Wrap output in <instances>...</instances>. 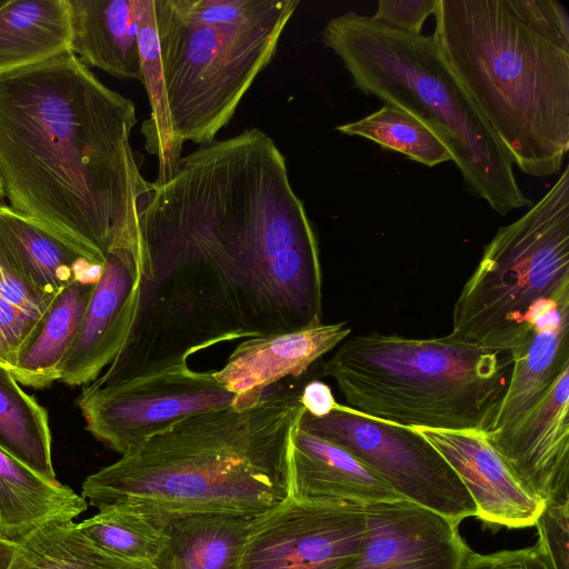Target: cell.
<instances>
[{
	"label": "cell",
	"instance_id": "cell-1",
	"mask_svg": "<svg viewBox=\"0 0 569 569\" xmlns=\"http://www.w3.org/2000/svg\"><path fill=\"white\" fill-rule=\"evenodd\" d=\"M138 223L128 342L146 360L184 365L218 343L322 321L316 229L263 130L182 156L168 181L151 182Z\"/></svg>",
	"mask_w": 569,
	"mask_h": 569
},
{
	"label": "cell",
	"instance_id": "cell-2",
	"mask_svg": "<svg viewBox=\"0 0 569 569\" xmlns=\"http://www.w3.org/2000/svg\"><path fill=\"white\" fill-rule=\"evenodd\" d=\"M134 103L72 52L0 74V178L10 207L106 261L139 236L151 182Z\"/></svg>",
	"mask_w": 569,
	"mask_h": 569
},
{
	"label": "cell",
	"instance_id": "cell-3",
	"mask_svg": "<svg viewBox=\"0 0 569 569\" xmlns=\"http://www.w3.org/2000/svg\"><path fill=\"white\" fill-rule=\"evenodd\" d=\"M302 388L280 381L249 406L181 419L87 477L81 496L99 510L149 517L264 513L289 497L290 438L306 411Z\"/></svg>",
	"mask_w": 569,
	"mask_h": 569
},
{
	"label": "cell",
	"instance_id": "cell-4",
	"mask_svg": "<svg viewBox=\"0 0 569 569\" xmlns=\"http://www.w3.org/2000/svg\"><path fill=\"white\" fill-rule=\"evenodd\" d=\"M439 54L512 164L561 172L569 151V47L519 18L509 0H438Z\"/></svg>",
	"mask_w": 569,
	"mask_h": 569
},
{
	"label": "cell",
	"instance_id": "cell-5",
	"mask_svg": "<svg viewBox=\"0 0 569 569\" xmlns=\"http://www.w3.org/2000/svg\"><path fill=\"white\" fill-rule=\"evenodd\" d=\"M322 42L358 90L412 114L440 140L472 196L501 216L532 206L508 153L442 61L433 36L349 11L328 21Z\"/></svg>",
	"mask_w": 569,
	"mask_h": 569
},
{
	"label": "cell",
	"instance_id": "cell-6",
	"mask_svg": "<svg viewBox=\"0 0 569 569\" xmlns=\"http://www.w3.org/2000/svg\"><path fill=\"white\" fill-rule=\"evenodd\" d=\"M511 369V352L450 333L420 339L371 331L342 341L319 377L332 378L347 406L371 418L489 432Z\"/></svg>",
	"mask_w": 569,
	"mask_h": 569
},
{
	"label": "cell",
	"instance_id": "cell-7",
	"mask_svg": "<svg viewBox=\"0 0 569 569\" xmlns=\"http://www.w3.org/2000/svg\"><path fill=\"white\" fill-rule=\"evenodd\" d=\"M299 0H154L173 130L206 146L273 59Z\"/></svg>",
	"mask_w": 569,
	"mask_h": 569
},
{
	"label": "cell",
	"instance_id": "cell-8",
	"mask_svg": "<svg viewBox=\"0 0 569 569\" xmlns=\"http://www.w3.org/2000/svg\"><path fill=\"white\" fill-rule=\"evenodd\" d=\"M569 281V167L510 224L500 227L452 311L455 338L509 351L528 332L527 315Z\"/></svg>",
	"mask_w": 569,
	"mask_h": 569
},
{
	"label": "cell",
	"instance_id": "cell-9",
	"mask_svg": "<svg viewBox=\"0 0 569 569\" xmlns=\"http://www.w3.org/2000/svg\"><path fill=\"white\" fill-rule=\"evenodd\" d=\"M298 426L350 452L402 499L457 525L476 517V505L455 470L415 428L371 418L338 402L322 417L305 411Z\"/></svg>",
	"mask_w": 569,
	"mask_h": 569
},
{
	"label": "cell",
	"instance_id": "cell-10",
	"mask_svg": "<svg viewBox=\"0 0 569 569\" xmlns=\"http://www.w3.org/2000/svg\"><path fill=\"white\" fill-rule=\"evenodd\" d=\"M238 400L213 372L181 365L113 385L90 383L82 389L78 406L87 430L123 456L181 419Z\"/></svg>",
	"mask_w": 569,
	"mask_h": 569
},
{
	"label": "cell",
	"instance_id": "cell-11",
	"mask_svg": "<svg viewBox=\"0 0 569 569\" xmlns=\"http://www.w3.org/2000/svg\"><path fill=\"white\" fill-rule=\"evenodd\" d=\"M363 507L288 497L257 516L240 569H340L360 552Z\"/></svg>",
	"mask_w": 569,
	"mask_h": 569
},
{
	"label": "cell",
	"instance_id": "cell-12",
	"mask_svg": "<svg viewBox=\"0 0 569 569\" xmlns=\"http://www.w3.org/2000/svg\"><path fill=\"white\" fill-rule=\"evenodd\" d=\"M141 266L139 237L108 251L78 332L61 361L58 381L91 383L116 359L134 318Z\"/></svg>",
	"mask_w": 569,
	"mask_h": 569
},
{
	"label": "cell",
	"instance_id": "cell-13",
	"mask_svg": "<svg viewBox=\"0 0 569 569\" xmlns=\"http://www.w3.org/2000/svg\"><path fill=\"white\" fill-rule=\"evenodd\" d=\"M486 438L543 505L569 501V367L519 419Z\"/></svg>",
	"mask_w": 569,
	"mask_h": 569
},
{
	"label": "cell",
	"instance_id": "cell-14",
	"mask_svg": "<svg viewBox=\"0 0 569 569\" xmlns=\"http://www.w3.org/2000/svg\"><path fill=\"white\" fill-rule=\"evenodd\" d=\"M359 555L340 569H461L469 547L458 525L406 499L363 507Z\"/></svg>",
	"mask_w": 569,
	"mask_h": 569
},
{
	"label": "cell",
	"instance_id": "cell-15",
	"mask_svg": "<svg viewBox=\"0 0 569 569\" xmlns=\"http://www.w3.org/2000/svg\"><path fill=\"white\" fill-rule=\"evenodd\" d=\"M455 470L486 523L510 529L533 526L543 503L511 472L478 430L415 428Z\"/></svg>",
	"mask_w": 569,
	"mask_h": 569
},
{
	"label": "cell",
	"instance_id": "cell-16",
	"mask_svg": "<svg viewBox=\"0 0 569 569\" xmlns=\"http://www.w3.org/2000/svg\"><path fill=\"white\" fill-rule=\"evenodd\" d=\"M350 332L347 321H313L298 329L247 338L213 375L222 387L239 396L236 406L246 407L284 378L302 377Z\"/></svg>",
	"mask_w": 569,
	"mask_h": 569
},
{
	"label": "cell",
	"instance_id": "cell-17",
	"mask_svg": "<svg viewBox=\"0 0 569 569\" xmlns=\"http://www.w3.org/2000/svg\"><path fill=\"white\" fill-rule=\"evenodd\" d=\"M527 321L528 332L511 350L510 379L490 431L512 425L569 367V281L536 302Z\"/></svg>",
	"mask_w": 569,
	"mask_h": 569
},
{
	"label": "cell",
	"instance_id": "cell-18",
	"mask_svg": "<svg viewBox=\"0 0 569 569\" xmlns=\"http://www.w3.org/2000/svg\"><path fill=\"white\" fill-rule=\"evenodd\" d=\"M289 497L301 502L359 507L402 499L350 452L299 426L290 438Z\"/></svg>",
	"mask_w": 569,
	"mask_h": 569
},
{
	"label": "cell",
	"instance_id": "cell-19",
	"mask_svg": "<svg viewBox=\"0 0 569 569\" xmlns=\"http://www.w3.org/2000/svg\"><path fill=\"white\" fill-rule=\"evenodd\" d=\"M0 248L48 300L73 282L97 283L106 262L7 204L0 207Z\"/></svg>",
	"mask_w": 569,
	"mask_h": 569
},
{
	"label": "cell",
	"instance_id": "cell-20",
	"mask_svg": "<svg viewBox=\"0 0 569 569\" xmlns=\"http://www.w3.org/2000/svg\"><path fill=\"white\" fill-rule=\"evenodd\" d=\"M256 517L231 512L154 517L164 543L151 565L154 569H240Z\"/></svg>",
	"mask_w": 569,
	"mask_h": 569
},
{
	"label": "cell",
	"instance_id": "cell-21",
	"mask_svg": "<svg viewBox=\"0 0 569 569\" xmlns=\"http://www.w3.org/2000/svg\"><path fill=\"white\" fill-rule=\"evenodd\" d=\"M70 50L114 77L141 81L138 0H69Z\"/></svg>",
	"mask_w": 569,
	"mask_h": 569
},
{
	"label": "cell",
	"instance_id": "cell-22",
	"mask_svg": "<svg viewBox=\"0 0 569 569\" xmlns=\"http://www.w3.org/2000/svg\"><path fill=\"white\" fill-rule=\"evenodd\" d=\"M87 501L59 481H49L0 448V538L20 543L50 523L72 521Z\"/></svg>",
	"mask_w": 569,
	"mask_h": 569
},
{
	"label": "cell",
	"instance_id": "cell-23",
	"mask_svg": "<svg viewBox=\"0 0 569 569\" xmlns=\"http://www.w3.org/2000/svg\"><path fill=\"white\" fill-rule=\"evenodd\" d=\"M69 0H8L0 8V74L71 51Z\"/></svg>",
	"mask_w": 569,
	"mask_h": 569
},
{
	"label": "cell",
	"instance_id": "cell-24",
	"mask_svg": "<svg viewBox=\"0 0 569 569\" xmlns=\"http://www.w3.org/2000/svg\"><path fill=\"white\" fill-rule=\"evenodd\" d=\"M94 284L73 282L54 297L18 353L11 370L18 382L43 389L58 381L61 361L78 332Z\"/></svg>",
	"mask_w": 569,
	"mask_h": 569
},
{
	"label": "cell",
	"instance_id": "cell-25",
	"mask_svg": "<svg viewBox=\"0 0 569 569\" xmlns=\"http://www.w3.org/2000/svg\"><path fill=\"white\" fill-rule=\"evenodd\" d=\"M138 41L141 58V83L150 104V117L141 132L144 147L157 157L158 176L154 183L168 181L182 158L183 142L177 137L169 111L156 28L154 0H138Z\"/></svg>",
	"mask_w": 569,
	"mask_h": 569
},
{
	"label": "cell",
	"instance_id": "cell-26",
	"mask_svg": "<svg viewBox=\"0 0 569 569\" xmlns=\"http://www.w3.org/2000/svg\"><path fill=\"white\" fill-rule=\"evenodd\" d=\"M0 448L49 481H58L52 465L48 415L0 366Z\"/></svg>",
	"mask_w": 569,
	"mask_h": 569
},
{
	"label": "cell",
	"instance_id": "cell-27",
	"mask_svg": "<svg viewBox=\"0 0 569 569\" xmlns=\"http://www.w3.org/2000/svg\"><path fill=\"white\" fill-rule=\"evenodd\" d=\"M22 569H154L111 556L92 545L72 521L50 523L20 542Z\"/></svg>",
	"mask_w": 569,
	"mask_h": 569
},
{
	"label": "cell",
	"instance_id": "cell-28",
	"mask_svg": "<svg viewBox=\"0 0 569 569\" xmlns=\"http://www.w3.org/2000/svg\"><path fill=\"white\" fill-rule=\"evenodd\" d=\"M336 130L368 139L429 168L451 160L447 148L419 119L393 106L383 104L360 120L336 127Z\"/></svg>",
	"mask_w": 569,
	"mask_h": 569
},
{
	"label": "cell",
	"instance_id": "cell-29",
	"mask_svg": "<svg viewBox=\"0 0 569 569\" xmlns=\"http://www.w3.org/2000/svg\"><path fill=\"white\" fill-rule=\"evenodd\" d=\"M77 529L102 551L129 561L152 563L164 543L158 518L114 508L99 510Z\"/></svg>",
	"mask_w": 569,
	"mask_h": 569
},
{
	"label": "cell",
	"instance_id": "cell-30",
	"mask_svg": "<svg viewBox=\"0 0 569 569\" xmlns=\"http://www.w3.org/2000/svg\"><path fill=\"white\" fill-rule=\"evenodd\" d=\"M535 526L556 569H569V501L545 503Z\"/></svg>",
	"mask_w": 569,
	"mask_h": 569
},
{
	"label": "cell",
	"instance_id": "cell-31",
	"mask_svg": "<svg viewBox=\"0 0 569 569\" xmlns=\"http://www.w3.org/2000/svg\"><path fill=\"white\" fill-rule=\"evenodd\" d=\"M516 14L542 34L569 47V16L557 0H509Z\"/></svg>",
	"mask_w": 569,
	"mask_h": 569
},
{
	"label": "cell",
	"instance_id": "cell-32",
	"mask_svg": "<svg viewBox=\"0 0 569 569\" xmlns=\"http://www.w3.org/2000/svg\"><path fill=\"white\" fill-rule=\"evenodd\" d=\"M461 569H556L542 546L477 553L468 550Z\"/></svg>",
	"mask_w": 569,
	"mask_h": 569
},
{
	"label": "cell",
	"instance_id": "cell-33",
	"mask_svg": "<svg viewBox=\"0 0 569 569\" xmlns=\"http://www.w3.org/2000/svg\"><path fill=\"white\" fill-rule=\"evenodd\" d=\"M39 321L0 296V366L11 372L21 347Z\"/></svg>",
	"mask_w": 569,
	"mask_h": 569
},
{
	"label": "cell",
	"instance_id": "cell-34",
	"mask_svg": "<svg viewBox=\"0 0 569 569\" xmlns=\"http://www.w3.org/2000/svg\"><path fill=\"white\" fill-rule=\"evenodd\" d=\"M0 296L37 319L42 318L52 302V300L46 299L26 282L1 248Z\"/></svg>",
	"mask_w": 569,
	"mask_h": 569
},
{
	"label": "cell",
	"instance_id": "cell-35",
	"mask_svg": "<svg viewBox=\"0 0 569 569\" xmlns=\"http://www.w3.org/2000/svg\"><path fill=\"white\" fill-rule=\"evenodd\" d=\"M438 0H380L375 19L396 29L421 33L425 21L433 16Z\"/></svg>",
	"mask_w": 569,
	"mask_h": 569
},
{
	"label": "cell",
	"instance_id": "cell-36",
	"mask_svg": "<svg viewBox=\"0 0 569 569\" xmlns=\"http://www.w3.org/2000/svg\"><path fill=\"white\" fill-rule=\"evenodd\" d=\"M301 401L306 411L313 417L328 415L337 403L330 387L320 380L303 386Z\"/></svg>",
	"mask_w": 569,
	"mask_h": 569
},
{
	"label": "cell",
	"instance_id": "cell-37",
	"mask_svg": "<svg viewBox=\"0 0 569 569\" xmlns=\"http://www.w3.org/2000/svg\"><path fill=\"white\" fill-rule=\"evenodd\" d=\"M19 552L20 543L0 538V569H13Z\"/></svg>",
	"mask_w": 569,
	"mask_h": 569
},
{
	"label": "cell",
	"instance_id": "cell-38",
	"mask_svg": "<svg viewBox=\"0 0 569 569\" xmlns=\"http://www.w3.org/2000/svg\"><path fill=\"white\" fill-rule=\"evenodd\" d=\"M4 197H6V192H4L2 180L0 178V207L4 206Z\"/></svg>",
	"mask_w": 569,
	"mask_h": 569
},
{
	"label": "cell",
	"instance_id": "cell-39",
	"mask_svg": "<svg viewBox=\"0 0 569 569\" xmlns=\"http://www.w3.org/2000/svg\"><path fill=\"white\" fill-rule=\"evenodd\" d=\"M13 569H22V567H21V565H20V562H19V557H18V559H17V562H16V566H14V568H13Z\"/></svg>",
	"mask_w": 569,
	"mask_h": 569
},
{
	"label": "cell",
	"instance_id": "cell-40",
	"mask_svg": "<svg viewBox=\"0 0 569 569\" xmlns=\"http://www.w3.org/2000/svg\"><path fill=\"white\" fill-rule=\"evenodd\" d=\"M7 2L8 0H0V8L3 7Z\"/></svg>",
	"mask_w": 569,
	"mask_h": 569
}]
</instances>
